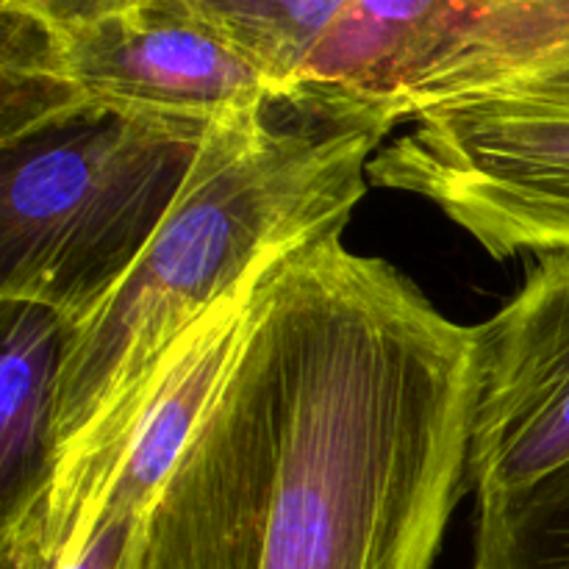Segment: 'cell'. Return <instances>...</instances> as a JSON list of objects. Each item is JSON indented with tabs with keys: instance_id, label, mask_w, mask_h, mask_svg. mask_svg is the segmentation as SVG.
Instances as JSON below:
<instances>
[{
	"instance_id": "6da1fadb",
	"label": "cell",
	"mask_w": 569,
	"mask_h": 569,
	"mask_svg": "<svg viewBox=\"0 0 569 569\" xmlns=\"http://www.w3.org/2000/svg\"><path fill=\"white\" fill-rule=\"evenodd\" d=\"M476 328L306 242L261 276L226 381L117 569H431L467 492Z\"/></svg>"
},
{
	"instance_id": "7a4b0ae2",
	"label": "cell",
	"mask_w": 569,
	"mask_h": 569,
	"mask_svg": "<svg viewBox=\"0 0 569 569\" xmlns=\"http://www.w3.org/2000/svg\"><path fill=\"white\" fill-rule=\"evenodd\" d=\"M387 133L259 100L206 131L170 211L120 283L61 331L50 467L126 415L178 339L306 242L342 233Z\"/></svg>"
},
{
	"instance_id": "3957f363",
	"label": "cell",
	"mask_w": 569,
	"mask_h": 569,
	"mask_svg": "<svg viewBox=\"0 0 569 569\" xmlns=\"http://www.w3.org/2000/svg\"><path fill=\"white\" fill-rule=\"evenodd\" d=\"M267 98L200 0H0V148L89 117L206 133Z\"/></svg>"
},
{
	"instance_id": "277c9868",
	"label": "cell",
	"mask_w": 569,
	"mask_h": 569,
	"mask_svg": "<svg viewBox=\"0 0 569 569\" xmlns=\"http://www.w3.org/2000/svg\"><path fill=\"white\" fill-rule=\"evenodd\" d=\"M203 137L89 117L0 148V303L81 322L153 239Z\"/></svg>"
},
{
	"instance_id": "5b68a950",
	"label": "cell",
	"mask_w": 569,
	"mask_h": 569,
	"mask_svg": "<svg viewBox=\"0 0 569 569\" xmlns=\"http://www.w3.org/2000/svg\"><path fill=\"white\" fill-rule=\"evenodd\" d=\"M367 178L420 194L495 259L569 250V78L437 111Z\"/></svg>"
},
{
	"instance_id": "8992f818",
	"label": "cell",
	"mask_w": 569,
	"mask_h": 569,
	"mask_svg": "<svg viewBox=\"0 0 569 569\" xmlns=\"http://www.w3.org/2000/svg\"><path fill=\"white\" fill-rule=\"evenodd\" d=\"M533 259L520 292L476 326L467 487L478 509L569 465V250Z\"/></svg>"
},
{
	"instance_id": "52a82bcc",
	"label": "cell",
	"mask_w": 569,
	"mask_h": 569,
	"mask_svg": "<svg viewBox=\"0 0 569 569\" xmlns=\"http://www.w3.org/2000/svg\"><path fill=\"white\" fill-rule=\"evenodd\" d=\"M569 78V0H400V31L365 106L383 133L450 106Z\"/></svg>"
},
{
	"instance_id": "ba28073f",
	"label": "cell",
	"mask_w": 569,
	"mask_h": 569,
	"mask_svg": "<svg viewBox=\"0 0 569 569\" xmlns=\"http://www.w3.org/2000/svg\"><path fill=\"white\" fill-rule=\"evenodd\" d=\"M3 309L0 353V487L3 515L37 498L50 472V398L61 353V322L26 303Z\"/></svg>"
},
{
	"instance_id": "9c48e42d",
	"label": "cell",
	"mask_w": 569,
	"mask_h": 569,
	"mask_svg": "<svg viewBox=\"0 0 569 569\" xmlns=\"http://www.w3.org/2000/svg\"><path fill=\"white\" fill-rule=\"evenodd\" d=\"M345 0H200L217 31L264 81L272 100L298 76Z\"/></svg>"
},
{
	"instance_id": "30bf717a",
	"label": "cell",
	"mask_w": 569,
	"mask_h": 569,
	"mask_svg": "<svg viewBox=\"0 0 569 569\" xmlns=\"http://www.w3.org/2000/svg\"><path fill=\"white\" fill-rule=\"evenodd\" d=\"M472 569H569V465L528 492L478 509Z\"/></svg>"
},
{
	"instance_id": "8fae6325",
	"label": "cell",
	"mask_w": 569,
	"mask_h": 569,
	"mask_svg": "<svg viewBox=\"0 0 569 569\" xmlns=\"http://www.w3.org/2000/svg\"><path fill=\"white\" fill-rule=\"evenodd\" d=\"M3 537H0V553L3 569H50L42 556V522L33 506L3 515Z\"/></svg>"
}]
</instances>
